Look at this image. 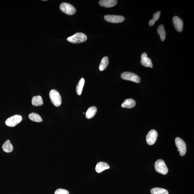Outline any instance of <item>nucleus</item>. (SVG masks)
Returning <instances> with one entry per match:
<instances>
[{
    "label": "nucleus",
    "mask_w": 194,
    "mask_h": 194,
    "mask_svg": "<svg viewBox=\"0 0 194 194\" xmlns=\"http://www.w3.org/2000/svg\"><path fill=\"white\" fill-rule=\"evenodd\" d=\"M86 35L81 32L76 33L67 39L69 42L74 44H78L85 42L87 40Z\"/></svg>",
    "instance_id": "f257e3e1"
},
{
    "label": "nucleus",
    "mask_w": 194,
    "mask_h": 194,
    "mask_svg": "<svg viewBox=\"0 0 194 194\" xmlns=\"http://www.w3.org/2000/svg\"><path fill=\"white\" fill-rule=\"evenodd\" d=\"M50 98L51 102L55 107H59L62 104V98L58 91L52 90L49 92Z\"/></svg>",
    "instance_id": "f03ea898"
},
{
    "label": "nucleus",
    "mask_w": 194,
    "mask_h": 194,
    "mask_svg": "<svg viewBox=\"0 0 194 194\" xmlns=\"http://www.w3.org/2000/svg\"><path fill=\"white\" fill-rule=\"evenodd\" d=\"M155 167L156 171L160 174L165 175L168 173V170L167 166H166L165 162L161 159H159L156 161L155 164Z\"/></svg>",
    "instance_id": "7ed1b4c3"
},
{
    "label": "nucleus",
    "mask_w": 194,
    "mask_h": 194,
    "mask_svg": "<svg viewBox=\"0 0 194 194\" xmlns=\"http://www.w3.org/2000/svg\"><path fill=\"white\" fill-rule=\"evenodd\" d=\"M121 77L124 80L131 81L133 82L139 83L141 81L139 76L136 74L128 72H125L122 73Z\"/></svg>",
    "instance_id": "20e7f679"
},
{
    "label": "nucleus",
    "mask_w": 194,
    "mask_h": 194,
    "mask_svg": "<svg viewBox=\"0 0 194 194\" xmlns=\"http://www.w3.org/2000/svg\"><path fill=\"white\" fill-rule=\"evenodd\" d=\"M22 119V117L21 115H16L9 118L6 120L5 123L7 126L13 127L19 124Z\"/></svg>",
    "instance_id": "39448f33"
},
{
    "label": "nucleus",
    "mask_w": 194,
    "mask_h": 194,
    "mask_svg": "<svg viewBox=\"0 0 194 194\" xmlns=\"http://www.w3.org/2000/svg\"><path fill=\"white\" fill-rule=\"evenodd\" d=\"M60 9L63 12L69 15L75 14L76 12V9L71 4L66 3L61 4Z\"/></svg>",
    "instance_id": "423d86ee"
},
{
    "label": "nucleus",
    "mask_w": 194,
    "mask_h": 194,
    "mask_svg": "<svg viewBox=\"0 0 194 194\" xmlns=\"http://www.w3.org/2000/svg\"><path fill=\"white\" fill-rule=\"evenodd\" d=\"M175 144L178 148V151L180 152V155L183 156L187 151L186 145L184 141L179 137H177L175 140Z\"/></svg>",
    "instance_id": "0eeeda50"
},
{
    "label": "nucleus",
    "mask_w": 194,
    "mask_h": 194,
    "mask_svg": "<svg viewBox=\"0 0 194 194\" xmlns=\"http://www.w3.org/2000/svg\"><path fill=\"white\" fill-rule=\"evenodd\" d=\"M158 136V132L156 130L152 129L149 131L146 138L147 144L150 145H154L156 141Z\"/></svg>",
    "instance_id": "6e6552de"
},
{
    "label": "nucleus",
    "mask_w": 194,
    "mask_h": 194,
    "mask_svg": "<svg viewBox=\"0 0 194 194\" xmlns=\"http://www.w3.org/2000/svg\"><path fill=\"white\" fill-rule=\"evenodd\" d=\"M107 21L113 23H119L125 20V18L121 16L107 15L104 17Z\"/></svg>",
    "instance_id": "1a4fd4ad"
},
{
    "label": "nucleus",
    "mask_w": 194,
    "mask_h": 194,
    "mask_svg": "<svg viewBox=\"0 0 194 194\" xmlns=\"http://www.w3.org/2000/svg\"><path fill=\"white\" fill-rule=\"evenodd\" d=\"M173 24L175 29L178 31L181 32L183 30V22L181 18L177 16H175L173 18Z\"/></svg>",
    "instance_id": "9d476101"
},
{
    "label": "nucleus",
    "mask_w": 194,
    "mask_h": 194,
    "mask_svg": "<svg viewBox=\"0 0 194 194\" xmlns=\"http://www.w3.org/2000/svg\"><path fill=\"white\" fill-rule=\"evenodd\" d=\"M141 63L142 65L145 67H148L151 68L153 67V64L152 63V61L150 59L147 57V54L146 53H143L141 56Z\"/></svg>",
    "instance_id": "9b49d317"
},
{
    "label": "nucleus",
    "mask_w": 194,
    "mask_h": 194,
    "mask_svg": "<svg viewBox=\"0 0 194 194\" xmlns=\"http://www.w3.org/2000/svg\"><path fill=\"white\" fill-rule=\"evenodd\" d=\"M117 2L116 0H101L99 2V4L101 6L110 8L116 5Z\"/></svg>",
    "instance_id": "f8f14e48"
},
{
    "label": "nucleus",
    "mask_w": 194,
    "mask_h": 194,
    "mask_svg": "<svg viewBox=\"0 0 194 194\" xmlns=\"http://www.w3.org/2000/svg\"><path fill=\"white\" fill-rule=\"evenodd\" d=\"M110 168V166L107 163L100 162L97 164L96 166L95 170L96 172L100 173L106 169Z\"/></svg>",
    "instance_id": "ddd939ff"
},
{
    "label": "nucleus",
    "mask_w": 194,
    "mask_h": 194,
    "mask_svg": "<svg viewBox=\"0 0 194 194\" xmlns=\"http://www.w3.org/2000/svg\"><path fill=\"white\" fill-rule=\"evenodd\" d=\"M136 104V101L133 99H126L122 104V107L129 109L134 107Z\"/></svg>",
    "instance_id": "4468645a"
},
{
    "label": "nucleus",
    "mask_w": 194,
    "mask_h": 194,
    "mask_svg": "<svg viewBox=\"0 0 194 194\" xmlns=\"http://www.w3.org/2000/svg\"><path fill=\"white\" fill-rule=\"evenodd\" d=\"M2 149L3 150L7 153H10L13 151V147L11 144L10 141L7 140L4 143L2 146Z\"/></svg>",
    "instance_id": "2eb2a0df"
},
{
    "label": "nucleus",
    "mask_w": 194,
    "mask_h": 194,
    "mask_svg": "<svg viewBox=\"0 0 194 194\" xmlns=\"http://www.w3.org/2000/svg\"><path fill=\"white\" fill-rule=\"evenodd\" d=\"M97 111V109L95 107H92L88 109L86 113V117L88 119L92 118L94 117Z\"/></svg>",
    "instance_id": "dca6fc26"
},
{
    "label": "nucleus",
    "mask_w": 194,
    "mask_h": 194,
    "mask_svg": "<svg viewBox=\"0 0 194 194\" xmlns=\"http://www.w3.org/2000/svg\"><path fill=\"white\" fill-rule=\"evenodd\" d=\"M43 100L40 96H34L32 99V104L35 106H40L43 104Z\"/></svg>",
    "instance_id": "f3484780"
},
{
    "label": "nucleus",
    "mask_w": 194,
    "mask_h": 194,
    "mask_svg": "<svg viewBox=\"0 0 194 194\" xmlns=\"http://www.w3.org/2000/svg\"><path fill=\"white\" fill-rule=\"evenodd\" d=\"M109 63L108 58L107 57H104L101 60V63L99 66V70L101 71L104 70L107 68Z\"/></svg>",
    "instance_id": "a211bd4d"
},
{
    "label": "nucleus",
    "mask_w": 194,
    "mask_h": 194,
    "mask_svg": "<svg viewBox=\"0 0 194 194\" xmlns=\"http://www.w3.org/2000/svg\"><path fill=\"white\" fill-rule=\"evenodd\" d=\"M157 31L160 35L161 40L162 41L165 40L166 38V33L163 25H160L157 29Z\"/></svg>",
    "instance_id": "6ab92c4d"
},
{
    "label": "nucleus",
    "mask_w": 194,
    "mask_h": 194,
    "mask_svg": "<svg viewBox=\"0 0 194 194\" xmlns=\"http://www.w3.org/2000/svg\"><path fill=\"white\" fill-rule=\"evenodd\" d=\"M29 118L31 121L36 122H41L43 121V119L40 115L36 113H32L29 115Z\"/></svg>",
    "instance_id": "aec40b11"
},
{
    "label": "nucleus",
    "mask_w": 194,
    "mask_h": 194,
    "mask_svg": "<svg viewBox=\"0 0 194 194\" xmlns=\"http://www.w3.org/2000/svg\"><path fill=\"white\" fill-rule=\"evenodd\" d=\"M85 82V81L84 78L81 79L76 87V92L78 95H80L81 94L83 87H84Z\"/></svg>",
    "instance_id": "412c9836"
},
{
    "label": "nucleus",
    "mask_w": 194,
    "mask_h": 194,
    "mask_svg": "<svg viewBox=\"0 0 194 194\" xmlns=\"http://www.w3.org/2000/svg\"><path fill=\"white\" fill-rule=\"evenodd\" d=\"M151 192L152 194H169L167 190L160 188H152L151 190Z\"/></svg>",
    "instance_id": "4be33fe9"
},
{
    "label": "nucleus",
    "mask_w": 194,
    "mask_h": 194,
    "mask_svg": "<svg viewBox=\"0 0 194 194\" xmlns=\"http://www.w3.org/2000/svg\"><path fill=\"white\" fill-rule=\"evenodd\" d=\"M161 14L160 11L157 12L155 13L153 15V18L152 20L150 21L149 22V25L150 26H153L155 21H157L160 18Z\"/></svg>",
    "instance_id": "5701e85b"
},
{
    "label": "nucleus",
    "mask_w": 194,
    "mask_h": 194,
    "mask_svg": "<svg viewBox=\"0 0 194 194\" xmlns=\"http://www.w3.org/2000/svg\"><path fill=\"white\" fill-rule=\"evenodd\" d=\"M54 194H69V192L66 189H58L55 191Z\"/></svg>",
    "instance_id": "b1692460"
}]
</instances>
